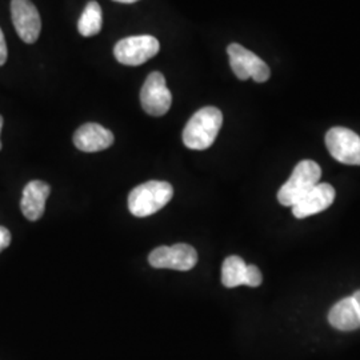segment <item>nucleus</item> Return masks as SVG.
<instances>
[{"instance_id":"f257e3e1","label":"nucleus","mask_w":360,"mask_h":360,"mask_svg":"<svg viewBox=\"0 0 360 360\" xmlns=\"http://www.w3.org/2000/svg\"><path fill=\"white\" fill-rule=\"evenodd\" d=\"M223 124V114L217 107H205L195 112L183 129V143L187 148L203 151L210 148Z\"/></svg>"},{"instance_id":"f03ea898","label":"nucleus","mask_w":360,"mask_h":360,"mask_svg":"<svg viewBox=\"0 0 360 360\" xmlns=\"http://www.w3.org/2000/svg\"><path fill=\"white\" fill-rule=\"evenodd\" d=\"M172 196L174 188L167 181H146L129 193V212L136 218H146L154 215L168 205Z\"/></svg>"},{"instance_id":"7ed1b4c3","label":"nucleus","mask_w":360,"mask_h":360,"mask_svg":"<svg viewBox=\"0 0 360 360\" xmlns=\"http://www.w3.org/2000/svg\"><path fill=\"white\" fill-rule=\"evenodd\" d=\"M322 176V168L314 160H302L296 165L290 179L284 183L278 193L282 206L292 207L296 202L311 191Z\"/></svg>"},{"instance_id":"20e7f679","label":"nucleus","mask_w":360,"mask_h":360,"mask_svg":"<svg viewBox=\"0 0 360 360\" xmlns=\"http://www.w3.org/2000/svg\"><path fill=\"white\" fill-rule=\"evenodd\" d=\"M227 53L230 56L232 71L238 79H254L257 83H264L270 79V67L257 53L247 50L238 43H231L227 47Z\"/></svg>"},{"instance_id":"39448f33","label":"nucleus","mask_w":360,"mask_h":360,"mask_svg":"<svg viewBox=\"0 0 360 360\" xmlns=\"http://www.w3.org/2000/svg\"><path fill=\"white\" fill-rule=\"evenodd\" d=\"M160 50L159 40L151 35L122 39L115 44L114 55L120 65H141L153 59Z\"/></svg>"},{"instance_id":"423d86ee","label":"nucleus","mask_w":360,"mask_h":360,"mask_svg":"<svg viewBox=\"0 0 360 360\" xmlns=\"http://www.w3.org/2000/svg\"><path fill=\"white\" fill-rule=\"evenodd\" d=\"M326 146L335 160L360 166V136L352 129L334 127L326 134Z\"/></svg>"},{"instance_id":"0eeeda50","label":"nucleus","mask_w":360,"mask_h":360,"mask_svg":"<svg viewBox=\"0 0 360 360\" xmlns=\"http://www.w3.org/2000/svg\"><path fill=\"white\" fill-rule=\"evenodd\" d=\"M148 263L154 269L190 271L193 270L198 263V252L193 245L184 243L171 247L160 245L150 254Z\"/></svg>"},{"instance_id":"6e6552de","label":"nucleus","mask_w":360,"mask_h":360,"mask_svg":"<svg viewBox=\"0 0 360 360\" xmlns=\"http://www.w3.org/2000/svg\"><path fill=\"white\" fill-rule=\"evenodd\" d=\"M143 110L151 116L167 114L172 104V95L168 90L163 74L155 71L146 79L141 91Z\"/></svg>"},{"instance_id":"1a4fd4ad","label":"nucleus","mask_w":360,"mask_h":360,"mask_svg":"<svg viewBox=\"0 0 360 360\" xmlns=\"http://www.w3.org/2000/svg\"><path fill=\"white\" fill-rule=\"evenodd\" d=\"M11 18L19 38L25 43L32 44L38 40L41 31V20L38 8L31 0H13Z\"/></svg>"},{"instance_id":"9d476101","label":"nucleus","mask_w":360,"mask_h":360,"mask_svg":"<svg viewBox=\"0 0 360 360\" xmlns=\"http://www.w3.org/2000/svg\"><path fill=\"white\" fill-rule=\"evenodd\" d=\"M335 188L328 183H319L311 191L302 196L292 206L296 219H304L319 214L334 203Z\"/></svg>"},{"instance_id":"9b49d317","label":"nucleus","mask_w":360,"mask_h":360,"mask_svg":"<svg viewBox=\"0 0 360 360\" xmlns=\"http://www.w3.org/2000/svg\"><path fill=\"white\" fill-rule=\"evenodd\" d=\"M114 134L96 123H86L74 134V144L83 153H99L114 144Z\"/></svg>"},{"instance_id":"f8f14e48","label":"nucleus","mask_w":360,"mask_h":360,"mask_svg":"<svg viewBox=\"0 0 360 360\" xmlns=\"http://www.w3.org/2000/svg\"><path fill=\"white\" fill-rule=\"evenodd\" d=\"M50 193V186L41 180H32L27 184L20 200V208L28 220L35 221L43 217Z\"/></svg>"},{"instance_id":"ddd939ff","label":"nucleus","mask_w":360,"mask_h":360,"mask_svg":"<svg viewBox=\"0 0 360 360\" xmlns=\"http://www.w3.org/2000/svg\"><path fill=\"white\" fill-rule=\"evenodd\" d=\"M328 322L339 331H354L360 328L359 309L352 296L335 303L328 312Z\"/></svg>"},{"instance_id":"4468645a","label":"nucleus","mask_w":360,"mask_h":360,"mask_svg":"<svg viewBox=\"0 0 360 360\" xmlns=\"http://www.w3.org/2000/svg\"><path fill=\"white\" fill-rule=\"evenodd\" d=\"M102 26H103V13L99 3L94 0L89 1L77 22L79 34L86 38L95 37L101 32Z\"/></svg>"},{"instance_id":"2eb2a0df","label":"nucleus","mask_w":360,"mask_h":360,"mask_svg":"<svg viewBox=\"0 0 360 360\" xmlns=\"http://www.w3.org/2000/svg\"><path fill=\"white\" fill-rule=\"evenodd\" d=\"M247 266L242 257L232 255L229 257L221 266V283L227 288H233L245 284Z\"/></svg>"},{"instance_id":"dca6fc26","label":"nucleus","mask_w":360,"mask_h":360,"mask_svg":"<svg viewBox=\"0 0 360 360\" xmlns=\"http://www.w3.org/2000/svg\"><path fill=\"white\" fill-rule=\"evenodd\" d=\"M263 282L262 272L257 269V266L250 264L247 266V272H245V284L250 287H259Z\"/></svg>"},{"instance_id":"f3484780","label":"nucleus","mask_w":360,"mask_h":360,"mask_svg":"<svg viewBox=\"0 0 360 360\" xmlns=\"http://www.w3.org/2000/svg\"><path fill=\"white\" fill-rule=\"evenodd\" d=\"M11 243V232L0 226V252L4 251Z\"/></svg>"},{"instance_id":"a211bd4d","label":"nucleus","mask_w":360,"mask_h":360,"mask_svg":"<svg viewBox=\"0 0 360 360\" xmlns=\"http://www.w3.org/2000/svg\"><path fill=\"white\" fill-rule=\"evenodd\" d=\"M7 56H8L7 44H6L4 34H3V31H1V28H0V65H3L7 62Z\"/></svg>"},{"instance_id":"6ab92c4d","label":"nucleus","mask_w":360,"mask_h":360,"mask_svg":"<svg viewBox=\"0 0 360 360\" xmlns=\"http://www.w3.org/2000/svg\"><path fill=\"white\" fill-rule=\"evenodd\" d=\"M352 297H354V300H355V303H356V307L359 309L360 314V290L359 291H356V292L352 295Z\"/></svg>"},{"instance_id":"aec40b11","label":"nucleus","mask_w":360,"mask_h":360,"mask_svg":"<svg viewBox=\"0 0 360 360\" xmlns=\"http://www.w3.org/2000/svg\"><path fill=\"white\" fill-rule=\"evenodd\" d=\"M114 1L124 3V4H132V3H136V1H139V0H114Z\"/></svg>"},{"instance_id":"412c9836","label":"nucleus","mask_w":360,"mask_h":360,"mask_svg":"<svg viewBox=\"0 0 360 360\" xmlns=\"http://www.w3.org/2000/svg\"><path fill=\"white\" fill-rule=\"evenodd\" d=\"M1 129H3V117L0 115V132H1ZM0 150H1V142H0Z\"/></svg>"}]
</instances>
